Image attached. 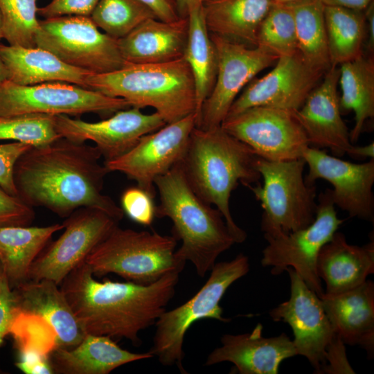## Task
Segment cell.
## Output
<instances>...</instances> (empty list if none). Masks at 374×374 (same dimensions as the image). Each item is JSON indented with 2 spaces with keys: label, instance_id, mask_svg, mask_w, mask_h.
<instances>
[{
  "label": "cell",
  "instance_id": "obj_1",
  "mask_svg": "<svg viewBox=\"0 0 374 374\" xmlns=\"http://www.w3.org/2000/svg\"><path fill=\"white\" fill-rule=\"evenodd\" d=\"M96 146L64 137L32 147L17 161L14 181L18 197L32 206L44 207L67 217L75 210L93 208L119 222L121 207L103 193L109 172Z\"/></svg>",
  "mask_w": 374,
  "mask_h": 374
},
{
  "label": "cell",
  "instance_id": "obj_2",
  "mask_svg": "<svg viewBox=\"0 0 374 374\" xmlns=\"http://www.w3.org/2000/svg\"><path fill=\"white\" fill-rule=\"evenodd\" d=\"M180 272L154 283L96 280L82 262L62 280L60 289L85 334L126 339L141 344V331L155 325L175 295Z\"/></svg>",
  "mask_w": 374,
  "mask_h": 374
},
{
  "label": "cell",
  "instance_id": "obj_3",
  "mask_svg": "<svg viewBox=\"0 0 374 374\" xmlns=\"http://www.w3.org/2000/svg\"><path fill=\"white\" fill-rule=\"evenodd\" d=\"M258 157L253 149L221 126L209 130L195 127L179 162L195 193L222 213L235 243L243 242L247 233L233 219L231 194L239 183L246 186L260 181Z\"/></svg>",
  "mask_w": 374,
  "mask_h": 374
},
{
  "label": "cell",
  "instance_id": "obj_4",
  "mask_svg": "<svg viewBox=\"0 0 374 374\" xmlns=\"http://www.w3.org/2000/svg\"><path fill=\"white\" fill-rule=\"evenodd\" d=\"M154 184L160 198L156 217L170 218L173 236L181 240L177 258L184 264L190 261L197 275L204 277L218 256L235 243L222 213L195 193L179 163Z\"/></svg>",
  "mask_w": 374,
  "mask_h": 374
},
{
  "label": "cell",
  "instance_id": "obj_5",
  "mask_svg": "<svg viewBox=\"0 0 374 374\" xmlns=\"http://www.w3.org/2000/svg\"><path fill=\"white\" fill-rule=\"evenodd\" d=\"M87 89L127 100L131 107L155 109L166 123L195 113V83L184 56L156 64H127L120 69L92 73Z\"/></svg>",
  "mask_w": 374,
  "mask_h": 374
},
{
  "label": "cell",
  "instance_id": "obj_6",
  "mask_svg": "<svg viewBox=\"0 0 374 374\" xmlns=\"http://www.w3.org/2000/svg\"><path fill=\"white\" fill-rule=\"evenodd\" d=\"M177 240L173 235L117 225L84 261L94 276L115 274L127 281L150 284L168 273L183 270L185 264L175 254Z\"/></svg>",
  "mask_w": 374,
  "mask_h": 374
},
{
  "label": "cell",
  "instance_id": "obj_7",
  "mask_svg": "<svg viewBox=\"0 0 374 374\" xmlns=\"http://www.w3.org/2000/svg\"><path fill=\"white\" fill-rule=\"evenodd\" d=\"M249 269V258L243 253L229 261L215 262L209 278L192 298L171 310H166L158 319L148 352L162 365L176 366L181 373H187L182 363L186 333L201 319H212L224 323L231 321L223 317L220 302L229 287L245 276Z\"/></svg>",
  "mask_w": 374,
  "mask_h": 374
},
{
  "label": "cell",
  "instance_id": "obj_8",
  "mask_svg": "<svg viewBox=\"0 0 374 374\" xmlns=\"http://www.w3.org/2000/svg\"><path fill=\"white\" fill-rule=\"evenodd\" d=\"M305 165L303 157L283 161L258 158L256 168L262 184L246 187L263 210L260 228L264 237L288 234L314 220L317 188L305 181Z\"/></svg>",
  "mask_w": 374,
  "mask_h": 374
},
{
  "label": "cell",
  "instance_id": "obj_9",
  "mask_svg": "<svg viewBox=\"0 0 374 374\" xmlns=\"http://www.w3.org/2000/svg\"><path fill=\"white\" fill-rule=\"evenodd\" d=\"M35 46L55 55L72 66L92 73H105L127 64L118 39L93 23L90 17L62 16L39 21Z\"/></svg>",
  "mask_w": 374,
  "mask_h": 374
},
{
  "label": "cell",
  "instance_id": "obj_10",
  "mask_svg": "<svg viewBox=\"0 0 374 374\" xmlns=\"http://www.w3.org/2000/svg\"><path fill=\"white\" fill-rule=\"evenodd\" d=\"M343 222L337 217L330 188H326L319 195L312 224L288 234L264 237L267 244L262 250V266L271 267L273 275L282 274L287 267L293 268L308 287L320 296L324 290L317 270L318 254Z\"/></svg>",
  "mask_w": 374,
  "mask_h": 374
},
{
  "label": "cell",
  "instance_id": "obj_11",
  "mask_svg": "<svg viewBox=\"0 0 374 374\" xmlns=\"http://www.w3.org/2000/svg\"><path fill=\"white\" fill-rule=\"evenodd\" d=\"M131 107L123 98L62 82L21 85L9 80L0 84V116L28 114L78 116L110 114Z\"/></svg>",
  "mask_w": 374,
  "mask_h": 374
},
{
  "label": "cell",
  "instance_id": "obj_12",
  "mask_svg": "<svg viewBox=\"0 0 374 374\" xmlns=\"http://www.w3.org/2000/svg\"><path fill=\"white\" fill-rule=\"evenodd\" d=\"M221 127L268 161L301 158L310 146L295 112L287 109L267 106L250 107L226 117Z\"/></svg>",
  "mask_w": 374,
  "mask_h": 374
},
{
  "label": "cell",
  "instance_id": "obj_13",
  "mask_svg": "<svg viewBox=\"0 0 374 374\" xmlns=\"http://www.w3.org/2000/svg\"><path fill=\"white\" fill-rule=\"evenodd\" d=\"M118 222L96 208L75 210L63 222L64 231L61 235L46 245L36 258L30 267L28 280L48 279L60 285Z\"/></svg>",
  "mask_w": 374,
  "mask_h": 374
},
{
  "label": "cell",
  "instance_id": "obj_14",
  "mask_svg": "<svg viewBox=\"0 0 374 374\" xmlns=\"http://www.w3.org/2000/svg\"><path fill=\"white\" fill-rule=\"evenodd\" d=\"M216 49L217 70L213 89L204 102L196 127L221 126L244 87L278 59L258 47H251L210 33Z\"/></svg>",
  "mask_w": 374,
  "mask_h": 374
},
{
  "label": "cell",
  "instance_id": "obj_15",
  "mask_svg": "<svg viewBox=\"0 0 374 374\" xmlns=\"http://www.w3.org/2000/svg\"><path fill=\"white\" fill-rule=\"evenodd\" d=\"M196 123L195 113L166 123L143 136L125 154L104 164L109 172L125 174L155 195L154 180L181 161Z\"/></svg>",
  "mask_w": 374,
  "mask_h": 374
},
{
  "label": "cell",
  "instance_id": "obj_16",
  "mask_svg": "<svg viewBox=\"0 0 374 374\" xmlns=\"http://www.w3.org/2000/svg\"><path fill=\"white\" fill-rule=\"evenodd\" d=\"M285 271L290 280V297L269 311L270 318L291 327L296 355L305 357L315 373H321L326 363V348L335 332L319 296L293 268Z\"/></svg>",
  "mask_w": 374,
  "mask_h": 374
},
{
  "label": "cell",
  "instance_id": "obj_17",
  "mask_svg": "<svg viewBox=\"0 0 374 374\" xmlns=\"http://www.w3.org/2000/svg\"><path fill=\"white\" fill-rule=\"evenodd\" d=\"M308 172L305 177L309 185L319 179L333 187L331 196L335 206L350 217L374 221V159L362 163L344 161L319 148L309 146L303 154Z\"/></svg>",
  "mask_w": 374,
  "mask_h": 374
},
{
  "label": "cell",
  "instance_id": "obj_18",
  "mask_svg": "<svg viewBox=\"0 0 374 374\" xmlns=\"http://www.w3.org/2000/svg\"><path fill=\"white\" fill-rule=\"evenodd\" d=\"M55 123L61 137L80 143L93 141L105 161L125 154L143 136L166 124L156 112L144 114L140 108L134 107L119 110L109 118L98 122L57 115Z\"/></svg>",
  "mask_w": 374,
  "mask_h": 374
},
{
  "label": "cell",
  "instance_id": "obj_19",
  "mask_svg": "<svg viewBox=\"0 0 374 374\" xmlns=\"http://www.w3.org/2000/svg\"><path fill=\"white\" fill-rule=\"evenodd\" d=\"M323 75L307 65L299 52L280 57L271 71L247 84L233 103L226 117L256 106L296 112Z\"/></svg>",
  "mask_w": 374,
  "mask_h": 374
},
{
  "label": "cell",
  "instance_id": "obj_20",
  "mask_svg": "<svg viewBox=\"0 0 374 374\" xmlns=\"http://www.w3.org/2000/svg\"><path fill=\"white\" fill-rule=\"evenodd\" d=\"M321 82L310 93L295 115L303 128L310 146L328 148L335 157L350 155L354 145L341 117L337 91L339 67L331 66Z\"/></svg>",
  "mask_w": 374,
  "mask_h": 374
},
{
  "label": "cell",
  "instance_id": "obj_21",
  "mask_svg": "<svg viewBox=\"0 0 374 374\" xmlns=\"http://www.w3.org/2000/svg\"><path fill=\"white\" fill-rule=\"evenodd\" d=\"M258 323L250 332L225 334L222 345L207 357L205 365L229 362L240 374H277L280 363L296 355L292 340L284 332L276 337L262 336Z\"/></svg>",
  "mask_w": 374,
  "mask_h": 374
},
{
  "label": "cell",
  "instance_id": "obj_22",
  "mask_svg": "<svg viewBox=\"0 0 374 374\" xmlns=\"http://www.w3.org/2000/svg\"><path fill=\"white\" fill-rule=\"evenodd\" d=\"M334 332L345 344L362 346L374 355V283L361 285L337 294L319 296Z\"/></svg>",
  "mask_w": 374,
  "mask_h": 374
},
{
  "label": "cell",
  "instance_id": "obj_23",
  "mask_svg": "<svg viewBox=\"0 0 374 374\" xmlns=\"http://www.w3.org/2000/svg\"><path fill=\"white\" fill-rule=\"evenodd\" d=\"M55 282L28 280L12 289L19 310L41 318L54 331L57 347L71 348L86 335Z\"/></svg>",
  "mask_w": 374,
  "mask_h": 374
},
{
  "label": "cell",
  "instance_id": "obj_24",
  "mask_svg": "<svg viewBox=\"0 0 374 374\" xmlns=\"http://www.w3.org/2000/svg\"><path fill=\"white\" fill-rule=\"evenodd\" d=\"M188 35L187 17L165 21L150 18L118 39L127 64H156L184 56Z\"/></svg>",
  "mask_w": 374,
  "mask_h": 374
},
{
  "label": "cell",
  "instance_id": "obj_25",
  "mask_svg": "<svg viewBox=\"0 0 374 374\" xmlns=\"http://www.w3.org/2000/svg\"><path fill=\"white\" fill-rule=\"evenodd\" d=\"M317 270L326 285V294L340 293L361 285L374 273L373 239L363 246L353 245L337 231L321 247Z\"/></svg>",
  "mask_w": 374,
  "mask_h": 374
},
{
  "label": "cell",
  "instance_id": "obj_26",
  "mask_svg": "<svg viewBox=\"0 0 374 374\" xmlns=\"http://www.w3.org/2000/svg\"><path fill=\"white\" fill-rule=\"evenodd\" d=\"M49 357L54 373L108 374L124 364L153 355L148 351L136 353L125 350L108 336L86 334L73 348H55Z\"/></svg>",
  "mask_w": 374,
  "mask_h": 374
},
{
  "label": "cell",
  "instance_id": "obj_27",
  "mask_svg": "<svg viewBox=\"0 0 374 374\" xmlns=\"http://www.w3.org/2000/svg\"><path fill=\"white\" fill-rule=\"evenodd\" d=\"M0 55L8 71V80L21 85L62 82L87 89L92 73L62 61L51 52L37 47L0 44Z\"/></svg>",
  "mask_w": 374,
  "mask_h": 374
},
{
  "label": "cell",
  "instance_id": "obj_28",
  "mask_svg": "<svg viewBox=\"0 0 374 374\" xmlns=\"http://www.w3.org/2000/svg\"><path fill=\"white\" fill-rule=\"evenodd\" d=\"M273 0H207L203 3L210 33L256 47L259 26Z\"/></svg>",
  "mask_w": 374,
  "mask_h": 374
},
{
  "label": "cell",
  "instance_id": "obj_29",
  "mask_svg": "<svg viewBox=\"0 0 374 374\" xmlns=\"http://www.w3.org/2000/svg\"><path fill=\"white\" fill-rule=\"evenodd\" d=\"M63 224L0 226V261L11 289L28 280L30 267Z\"/></svg>",
  "mask_w": 374,
  "mask_h": 374
},
{
  "label": "cell",
  "instance_id": "obj_30",
  "mask_svg": "<svg viewBox=\"0 0 374 374\" xmlns=\"http://www.w3.org/2000/svg\"><path fill=\"white\" fill-rule=\"evenodd\" d=\"M203 3L195 1L188 7V35L184 53L194 79L197 121L202 106L213 89L217 70L216 49L206 27Z\"/></svg>",
  "mask_w": 374,
  "mask_h": 374
},
{
  "label": "cell",
  "instance_id": "obj_31",
  "mask_svg": "<svg viewBox=\"0 0 374 374\" xmlns=\"http://www.w3.org/2000/svg\"><path fill=\"white\" fill-rule=\"evenodd\" d=\"M341 111H353L355 125L350 132L353 144L359 139L366 123L374 117V58L363 53L339 66Z\"/></svg>",
  "mask_w": 374,
  "mask_h": 374
},
{
  "label": "cell",
  "instance_id": "obj_32",
  "mask_svg": "<svg viewBox=\"0 0 374 374\" xmlns=\"http://www.w3.org/2000/svg\"><path fill=\"white\" fill-rule=\"evenodd\" d=\"M324 19L331 66H339L364 53L367 36L364 10L325 6Z\"/></svg>",
  "mask_w": 374,
  "mask_h": 374
},
{
  "label": "cell",
  "instance_id": "obj_33",
  "mask_svg": "<svg viewBox=\"0 0 374 374\" xmlns=\"http://www.w3.org/2000/svg\"><path fill=\"white\" fill-rule=\"evenodd\" d=\"M294 16L298 52L310 67L325 73L330 67L324 5L320 0L290 3Z\"/></svg>",
  "mask_w": 374,
  "mask_h": 374
},
{
  "label": "cell",
  "instance_id": "obj_34",
  "mask_svg": "<svg viewBox=\"0 0 374 374\" xmlns=\"http://www.w3.org/2000/svg\"><path fill=\"white\" fill-rule=\"evenodd\" d=\"M256 47L277 57L298 52L294 16L290 3H273L258 30Z\"/></svg>",
  "mask_w": 374,
  "mask_h": 374
},
{
  "label": "cell",
  "instance_id": "obj_35",
  "mask_svg": "<svg viewBox=\"0 0 374 374\" xmlns=\"http://www.w3.org/2000/svg\"><path fill=\"white\" fill-rule=\"evenodd\" d=\"M154 17L151 9L140 0H100L90 15L98 28L117 39Z\"/></svg>",
  "mask_w": 374,
  "mask_h": 374
},
{
  "label": "cell",
  "instance_id": "obj_36",
  "mask_svg": "<svg viewBox=\"0 0 374 374\" xmlns=\"http://www.w3.org/2000/svg\"><path fill=\"white\" fill-rule=\"evenodd\" d=\"M37 0H0L3 38L10 45L35 47L39 26Z\"/></svg>",
  "mask_w": 374,
  "mask_h": 374
},
{
  "label": "cell",
  "instance_id": "obj_37",
  "mask_svg": "<svg viewBox=\"0 0 374 374\" xmlns=\"http://www.w3.org/2000/svg\"><path fill=\"white\" fill-rule=\"evenodd\" d=\"M60 138L55 116L42 114L0 116V140H12L38 147Z\"/></svg>",
  "mask_w": 374,
  "mask_h": 374
},
{
  "label": "cell",
  "instance_id": "obj_38",
  "mask_svg": "<svg viewBox=\"0 0 374 374\" xmlns=\"http://www.w3.org/2000/svg\"><path fill=\"white\" fill-rule=\"evenodd\" d=\"M154 195L139 186L125 189L121 197V208L134 222L150 226L156 217Z\"/></svg>",
  "mask_w": 374,
  "mask_h": 374
},
{
  "label": "cell",
  "instance_id": "obj_39",
  "mask_svg": "<svg viewBox=\"0 0 374 374\" xmlns=\"http://www.w3.org/2000/svg\"><path fill=\"white\" fill-rule=\"evenodd\" d=\"M34 218L32 206L0 186V226H29Z\"/></svg>",
  "mask_w": 374,
  "mask_h": 374
},
{
  "label": "cell",
  "instance_id": "obj_40",
  "mask_svg": "<svg viewBox=\"0 0 374 374\" xmlns=\"http://www.w3.org/2000/svg\"><path fill=\"white\" fill-rule=\"evenodd\" d=\"M32 147L18 141L0 144V186L12 195L18 197L13 177L15 166Z\"/></svg>",
  "mask_w": 374,
  "mask_h": 374
},
{
  "label": "cell",
  "instance_id": "obj_41",
  "mask_svg": "<svg viewBox=\"0 0 374 374\" xmlns=\"http://www.w3.org/2000/svg\"><path fill=\"white\" fill-rule=\"evenodd\" d=\"M100 0H51L38 8L37 14L44 19L62 16L90 17Z\"/></svg>",
  "mask_w": 374,
  "mask_h": 374
},
{
  "label": "cell",
  "instance_id": "obj_42",
  "mask_svg": "<svg viewBox=\"0 0 374 374\" xmlns=\"http://www.w3.org/2000/svg\"><path fill=\"white\" fill-rule=\"evenodd\" d=\"M18 312L15 294L3 274L0 278V348Z\"/></svg>",
  "mask_w": 374,
  "mask_h": 374
},
{
  "label": "cell",
  "instance_id": "obj_43",
  "mask_svg": "<svg viewBox=\"0 0 374 374\" xmlns=\"http://www.w3.org/2000/svg\"><path fill=\"white\" fill-rule=\"evenodd\" d=\"M326 362L321 373H355L347 359L345 344L336 333L326 348Z\"/></svg>",
  "mask_w": 374,
  "mask_h": 374
},
{
  "label": "cell",
  "instance_id": "obj_44",
  "mask_svg": "<svg viewBox=\"0 0 374 374\" xmlns=\"http://www.w3.org/2000/svg\"><path fill=\"white\" fill-rule=\"evenodd\" d=\"M15 366L26 374L54 373L49 354L37 349L26 348L17 350Z\"/></svg>",
  "mask_w": 374,
  "mask_h": 374
},
{
  "label": "cell",
  "instance_id": "obj_45",
  "mask_svg": "<svg viewBox=\"0 0 374 374\" xmlns=\"http://www.w3.org/2000/svg\"><path fill=\"white\" fill-rule=\"evenodd\" d=\"M162 21H172L181 17L179 15L175 0H140Z\"/></svg>",
  "mask_w": 374,
  "mask_h": 374
},
{
  "label": "cell",
  "instance_id": "obj_46",
  "mask_svg": "<svg viewBox=\"0 0 374 374\" xmlns=\"http://www.w3.org/2000/svg\"><path fill=\"white\" fill-rule=\"evenodd\" d=\"M366 21L367 44L368 54L373 55L374 50V1H373L364 10Z\"/></svg>",
  "mask_w": 374,
  "mask_h": 374
},
{
  "label": "cell",
  "instance_id": "obj_47",
  "mask_svg": "<svg viewBox=\"0 0 374 374\" xmlns=\"http://www.w3.org/2000/svg\"><path fill=\"white\" fill-rule=\"evenodd\" d=\"M324 6L364 10L373 0H320Z\"/></svg>",
  "mask_w": 374,
  "mask_h": 374
},
{
  "label": "cell",
  "instance_id": "obj_48",
  "mask_svg": "<svg viewBox=\"0 0 374 374\" xmlns=\"http://www.w3.org/2000/svg\"><path fill=\"white\" fill-rule=\"evenodd\" d=\"M350 155L358 157H374V143H370L363 146L354 145Z\"/></svg>",
  "mask_w": 374,
  "mask_h": 374
},
{
  "label": "cell",
  "instance_id": "obj_49",
  "mask_svg": "<svg viewBox=\"0 0 374 374\" xmlns=\"http://www.w3.org/2000/svg\"><path fill=\"white\" fill-rule=\"evenodd\" d=\"M207 0H175L179 15L181 17H186L188 7L195 1L204 2Z\"/></svg>",
  "mask_w": 374,
  "mask_h": 374
},
{
  "label": "cell",
  "instance_id": "obj_50",
  "mask_svg": "<svg viewBox=\"0 0 374 374\" xmlns=\"http://www.w3.org/2000/svg\"><path fill=\"white\" fill-rule=\"evenodd\" d=\"M8 80V71L0 55V84Z\"/></svg>",
  "mask_w": 374,
  "mask_h": 374
},
{
  "label": "cell",
  "instance_id": "obj_51",
  "mask_svg": "<svg viewBox=\"0 0 374 374\" xmlns=\"http://www.w3.org/2000/svg\"><path fill=\"white\" fill-rule=\"evenodd\" d=\"M275 3H293L297 1L300 0H273Z\"/></svg>",
  "mask_w": 374,
  "mask_h": 374
},
{
  "label": "cell",
  "instance_id": "obj_52",
  "mask_svg": "<svg viewBox=\"0 0 374 374\" xmlns=\"http://www.w3.org/2000/svg\"><path fill=\"white\" fill-rule=\"evenodd\" d=\"M3 38V21L2 16L0 11V40Z\"/></svg>",
  "mask_w": 374,
  "mask_h": 374
},
{
  "label": "cell",
  "instance_id": "obj_53",
  "mask_svg": "<svg viewBox=\"0 0 374 374\" xmlns=\"http://www.w3.org/2000/svg\"><path fill=\"white\" fill-rule=\"evenodd\" d=\"M3 274H4L3 267L0 261V278L3 275Z\"/></svg>",
  "mask_w": 374,
  "mask_h": 374
}]
</instances>
